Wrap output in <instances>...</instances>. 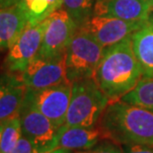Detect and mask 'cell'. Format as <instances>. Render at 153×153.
<instances>
[{"label": "cell", "instance_id": "cell-1", "mask_svg": "<svg viewBox=\"0 0 153 153\" xmlns=\"http://www.w3.org/2000/svg\"><path fill=\"white\" fill-rule=\"evenodd\" d=\"M93 78L110 102L120 100L135 87L142 73L131 38L105 48Z\"/></svg>", "mask_w": 153, "mask_h": 153}, {"label": "cell", "instance_id": "cell-2", "mask_svg": "<svg viewBox=\"0 0 153 153\" xmlns=\"http://www.w3.org/2000/svg\"><path fill=\"white\" fill-rule=\"evenodd\" d=\"M98 126L104 137L117 144L153 146V111L123 102H111Z\"/></svg>", "mask_w": 153, "mask_h": 153}, {"label": "cell", "instance_id": "cell-3", "mask_svg": "<svg viewBox=\"0 0 153 153\" xmlns=\"http://www.w3.org/2000/svg\"><path fill=\"white\" fill-rule=\"evenodd\" d=\"M110 103L109 98L100 89L94 78L74 81L64 126H97Z\"/></svg>", "mask_w": 153, "mask_h": 153}, {"label": "cell", "instance_id": "cell-4", "mask_svg": "<svg viewBox=\"0 0 153 153\" xmlns=\"http://www.w3.org/2000/svg\"><path fill=\"white\" fill-rule=\"evenodd\" d=\"M105 48L90 34L78 28L65 53L67 78L71 83L93 78Z\"/></svg>", "mask_w": 153, "mask_h": 153}, {"label": "cell", "instance_id": "cell-5", "mask_svg": "<svg viewBox=\"0 0 153 153\" xmlns=\"http://www.w3.org/2000/svg\"><path fill=\"white\" fill-rule=\"evenodd\" d=\"M22 134L35 146L38 153H45L57 148L59 128L26 99L20 110Z\"/></svg>", "mask_w": 153, "mask_h": 153}, {"label": "cell", "instance_id": "cell-6", "mask_svg": "<svg viewBox=\"0 0 153 153\" xmlns=\"http://www.w3.org/2000/svg\"><path fill=\"white\" fill-rule=\"evenodd\" d=\"M45 20L47 27L38 56L56 58L65 55L78 26L63 7L51 13Z\"/></svg>", "mask_w": 153, "mask_h": 153}, {"label": "cell", "instance_id": "cell-7", "mask_svg": "<svg viewBox=\"0 0 153 153\" xmlns=\"http://www.w3.org/2000/svg\"><path fill=\"white\" fill-rule=\"evenodd\" d=\"M72 83L65 82L44 89H28L26 99L57 128L65 125L69 107Z\"/></svg>", "mask_w": 153, "mask_h": 153}, {"label": "cell", "instance_id": "cell-8", "mask_svg": "<svg viewBox=\"0 0 153 153\" xmlns=\"http://www.w3.org/2000/svg\"><path fill=\"white\" fill-rule=\"evenodd\" d=\"M20 77L27 89L32 90L70 82L67 78L65 55L56 58L37 56L20 73Z\"/></svg>", "mask_w": 153, "mask_h": 153}, {"label": "cell", "instance_id": "cell-9", "mask_svg": "<svg viewBox=\"0 0 153 153\" xmlns=\"http://www.w3.org/2000/svg\"><path fill=\"white\" fill-rule=\"evenodd\" d=\"M45 27L47 20L28 25L15 43L8 48L5 66L10 72L21 73L28 64L38 56Z\"/></svg>", "mask_w": 153, "mask_h": 153}, {"label": "cell", "instance_id": "cell-10", "mask_svg": "<svg viewBox=\"0 0 153 153\" xmlns=\"http://www.w3.org/2000/svg\"><path fill=\"white\" fill-rule=\"evenodd\" d=\"M144 22L94 15L79 28L90 34L104 48H107L131 38L134 32L142 27Z\"/></svg>", "mask_w": 153, "mask_h": 153}, {"label": "cell", "instance_id": "cell-11", "mask_svg": "<svg viewBox=\"0 0 153 153\" xmlns=\"http://www.w3.org/2000/svg\"><path fill=\"white\" fill-rule=\"evenodd\" d=\"M148 0H101L94 15L110 16L126 21H145L152 11Z\"/></svg>", "mask_w": 153, "mask_h": 153}, {"label": "cell", "instance_id": "cell-12", "mask_svg": "<svg viewBox=\"0 0 153 153\" xmlns=\"http://www.w3.org/2000/svg\"><path fill=\"white\" fill-rule=\"evenodd\" d=\"M27 90L20 75L7 74L0 79V122L20 114Z\"/></svg>", "mask_w": 153, "mask_h": 153}, {"label": "cell", "instance_id": "cell-13", "mask_svg": "<svg viewBox=\"0 0 153 153\" xmlns=\"http://www.w3.org/2000/svg\"><path fill=\"white\" fill-rule=\"evenodd\" d=\"M143 78H153V9L141 28L131 37Z\"/></svg>", "mask_w": 153, "mask_h": 153}, {"label": "cell", "instance_id": "cell-14", "mask_svg": "<svg viewBox=\"0 0 153 153\" xmlns=\"http://www.w3.org/2000/svg\"><path fill=\"white\" fill-rule=\"evenodd\" d=\"M104 137L99 126H67L59 128L57 138V148L68 150H90Z\"/></svg>", "mask_w": 153, "mask_h": 153}, {"label": "cell", "instance_id": "cell-15", "mask_svg": "<svg viewBox=\"0 0 153 153\" xmlns=\"http://www.w3.org/2000/svg\"><path fill=\"white\" fill-rule=\"evenodd\" d=\"M28 25L25 13L17 5L0 8V50L10 48Z\"/></svg>", "mask_w": 153, "mask_h": 153}, {"label": "cell", "instance_id": "cell-16", "mask_svg": "<svg viewBox=\"0 0 153 153\" xmlns=\"http://www.w3.org/2000/svg\"><path fill=\"white\" fill-rule=\"evenodd\" d=\"M63 0H11L10 5H17L25 13L29 25L45 20L51 13L62 7Z\"/></svg>", "mask_w": 153, "mask_h": 153}, {"label": "cell", "instance_id": "cell-17", "mask_svg": "<svg viewBox=\"0 0 153 153\" xmlns=\"http://www.w3.org/2000/svg\"><path fill=\"white\" fill-rule=\"evenodd\" d=\"M120 100L153 111V78H141L132 90Z\"/></svg>", "mask_w": 153, "mask_h": 153}, {"label": "cell", "instance_id": "cell-18", "mask_svg": "<svg viewBox=\"0 0 153 153\" xmlns=\"http://www.w3.org/2000/svg\"><path fill=\"white\" fill-rule=\"evenodd\" d=\"M99 1L101 0H63L62 7L79 28L93 16Z\"/></svg>", "mask_w": 153, "mask_h": 153}, {"label": "cell", "instance_id": "cell-19", "mask_svg": "<svg viewBox=\"0 0 153 153\" xmlns=\"http://www.w3.org/2000/svg\"><path fill=\"white\" fill-rule=\"evenodd\" d=\"M2 131L0 135V153L12 151L22 136L20 115L2 122Z\"/></svg>", "mask_w": 153, "mask_h": 153}, {"label": "cell", "instance_id": "cell-20", "mask_svg": "<svg viewBox=\"0 0 153 153\" xmlns=\"http://www.w3.org/2000/svg\"><path fill=\"white\" fill-rule=\"evenodd\" d=\"M9 153H38V152L36 150L33 143L29 140L26 136L22 134L14 149Z\"/></svg>", "mask_w": 153, "mask_h": 153}, {"label": "cell", "instance_id": "cell-21", "mask_svg": "<svg viewBox=\"0 0 153 153\" xmlns=\"http://www.w3.org/2000/svg\"><path fill=\"white\" fill-rule=\"evenodd\" d=\"M88 153H123V151L117 143L108 141L96 146L91 151H88Z\"/></svg>", "mask_w": 153, "mask_h": 153}, {"label": "cell", "instance_id": "cell-22", "mask_svg": "<svg viewBox=\"0 0 153 153\" xmlns=\"http://www.w3.org/2000/svg\"><path fill=\"white\" fill-rule=\"evenodd\" d=\"M123 153H153L152 145L145 144H125L120 146Z\"/></svg>", "mask_w": 153, "mask_h": 153}, {"label": "cell", "instance_id": "cell-23", "mask_svg": "<svg viewBox=\"0 0 153 153\" xmlns=\"http://www.w3.org/2000/svg\"><path fill=\"white\" fill-rule=\"evenodd\" d=\"M45 153H70V150H68V149H65V148L58 147V148H55L53 150L45 152Z\"/></svg>", "mask_w": 153, "mask_h": 153}, {"label": "cell", "instance_id": "cell-24", "mask_svg": "<svg viewBox=\"0 0 153 153\" xmlns=\"http://www.w3.org/2000/svg\"><path fill=\"white\" fill-rule=\"evenodd\" d=\"M11 0H0V8L3 7H8L10 5Z\"/></svg>", "mask_w": 153, "mask_h": 153}, {"label": "cell", "instance_id": "cell-25", "mask_svg": "<svg viewBox=\"0 0 153 153\" xmlns=\"http://www.w3.org/2000/svg\"><path fill=\"white\" fill-rule=\"evenodd\" d=\"M2 126H3V123H2V122H0V135H1V131H2Z\"/></svg>", "mask_w": 153, "mask_h": 153}, {"label": "cell", "instance_id": "cell-26", "mask_svg": "<svg viewBox=\"0 0 153 153\" xmlns=\"http://www.w3.org/2000/svg\"><path fill=\"white\" fill-rule=\"evenodd\" d=\"M148 2H149V4H150V6L153 8V0H148Z\"/></svg>", "mask_w": 153, "mask_h": 153}, {"label": "cell", "instance_id": "cell-27", "mask_svg": "<svg viewBox=\"0 0 153 153\" xmlns=\"http://www.w3.org/2000/svg\"><path fill=\"white\" fill-rule=\"evenodd\" d=\"M76 153H88V151H83V152H76Z\"/></svg>", "mask_w": 153, "mask_h": 153}]
</instances>
